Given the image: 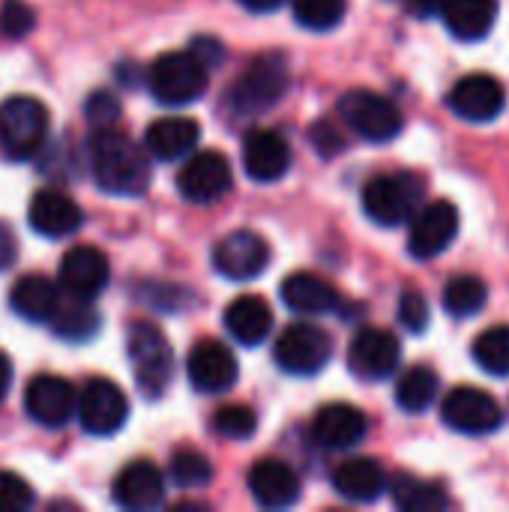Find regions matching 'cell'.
I'll return each instance as SVG.
<instances>
[{
    "label": "cell",
    "mask_w": 509,
    "mask_h": 512,
    "mask_svg": "<svg viewBox=\"0 0 509 512\" xmlns=\"http://www.w3.org/2000/svg\"><path fill=\"white\" fill-rule=\"evenodd\" d=\"M90 171L102 192L135 198L150 186L147 153L117 129H96L90 138Z\"/></svg>",
    "instance_id": "6da1fadb"
},
{
    "label": "cell",
    "mask_w": 509,
    "mask_h": 512,
    "mask_svg": "<svg viewBox=\"0 0 509 512\" xmlns=\"http://www.w3.org/2000/svg\"><path fill=\"white\" fill-rule=\"evenodd\" d=\"M291 87V72L288 63L279 54H258L234 81L228 90V105L237 114H264L276 108Z\"/></svg>",
    "instance_id": "7a4b0ae2"
},
{
    "label": "cell",
    "mask_w": 509,
    "mask_h": 512,
    "mask_svg": "<svg viewBox=\"0 0 509 512\" xmlns=\"http://www.w3.org/2000/svg\"><path fill=\"white\" fill-rule=\"evenodd\" d=\"M126 351L138 390L147 399H159L174 375V351L165 333L153 321H135L126 333Z\"/></svg>",
    "instance_id": "3957f363"
},
{
    "label": "cell",
    "mask_w": 509,
    "mask_h": 512,
    "mask_svg": "<svg viewBox=\"0 0 509 512\" xmlns=\"http://www.w3.org/2000/svg\"><path fill=\"white\" fill-rule=\"evenodd\" d=\"M207 66L192 51H168L156 57L147 69V87L156 102L183 108L204 96L207 90Z\"/></svg>",
    "instance_id": "277c9868"
},
{
    "label": "cell",
    "mask_w": 509,
    "mask_h": 512,
    "mask_svg": "<svg viewBox=\"0 0 509 512\" xmlns=\"http://www.w3.org/2000/svg\"><path fill=\"white\" fill-rule=\"evenodd\" d=\"M423 192H426V183L417 174H411V171L381 174V177L366 183V189H363V210H366V216L375 225L396 228V225L411 222V216L420 210Z\"/></svg>",
    "instance_id": "5b68a950"
},
{
    "label": "cell",
    "mask_w": 509,
    "mask_h": 512,
    "mask_svg": "<svg viewBox=\"0 0 509 512\" xmlns=\"http://www.w3.org/2000/svg\"><path fill=\"white\" fill-rule=\"evenodd\" d=\"M48 111L36 96H9L0 102V150L9 159H30L45 144Z\"/></svg>",
    "instance_id": "8992f818"
},
{
    "label": "cell",
    "mask_w": 509,
    "mask_h": 512,
    "mask_svg": "<svg viewBox=\"0 0 509 512\" xmlns=\"http://www.w3.org/2000/svg\"><path fill=\"white\" fill-rule=\"evenodd\" d=\"M339 114L363 141L384 144L393 141L402 132V111L393 99L375 93V90H348L339 99Z\"/></svg>",
    "instance_id": "52a82bcc"
},
{
    "label": "cell",
    "mask_w": 509,
    "mask_h": 512,
    "mask_svg": "<svg viewBox=\"0 0 509 512\" xmlns=\"http://www.w3.org/2000/svg\"><path fill=\"white\" fill-rule=\"evenodd\" d=\"M333 357V339L327 330L309 321H297L282 330L273 348V360L285 375H318Z\"/></svg>",
    "instance_id": "ba28073f"
},
{
    "label": "cell",
    "mask_w": 509,
    "mask_h": 512,
    "mask_svg": "<svg viewBox=\"0 0 509 512\" xmlns=\"http://www.w3.org/2000/svg\"><path fill=\"white\" fill-rule=\"evenodd\" d=\"M75 414H78V423H81V429L87 435L108 438V435H117L126 426L129 399H126V393L114 381L90 378L84 384V390L78 393Z\"/></svg>",
    "instance_id": "9c48e42d"
},
{
    "label": "cell",
    "mask_w": 509,
    "mask_h": 512,
    "mask_svg": "<svg viewBox=\"0 0 509 512\" xmlns=\"http://www.w3.org/2000/svg\"><path fill=\"white\" fill-rule=\"evenodd\" d=\"M441 417L453 432L471 435V438L492 435L504 423L501 405L486 390H477V387H456L453 393H447Z\"/></svg>",
    "instance_id": "30bf717a"
},
{
    "label": "cell",
    "mask_w": 509,
    "mask_h": 512,
    "mask_svg": "<svg viewBox=\"0 0 509 512\" xmlns=\"http://www.w3.org/2000/svg\"><path fill=\"white\" fill-rule=\"evenodd\" d=\"M273 252L267 246V240L255 231H231L225 234L216 249H213V267L216 273H222L231 282H249L258 279L267 264H270Z\"/></svg>",
    "instance_id": "8fae6325"
},
{
    "label": "cell",
    "mask_w": 509,
    "mask_h": 512,
    "mask_svg": "<svg viewBox=\"0 0 509 512\" xmlns=\"http://www.w3.org/2000/svg\"><path fill=\"white\" fill-rule=\"evenodd\" d=\"M459 234V210L450 201H432L411 216L408 252L420 261L438 258Z\"/></svg>",
    "instance_id": "7c38bea8"
},
{
    "label": "cell",
    "mask_w": 509,
    "mask_h": 512,
    "mask_svg": "<svg viewBox=\"0 0 509 512\" xmlns=\"http://www.w3.org/2000/svg\"><path fill=\"white\" fill-rule=\"evenodd\" d=\"M231 162L219 150L195 153L177 174V192L192 204H213L231 189Z\"/></svg>",
    "instance_id": "4fadbf2b"
},
{
    "label": "cell",
    "mask_w": 509,
    "mask_h": 512,
    "mask_svg": "<svg viewBox=\"0 0 509 512\" xmlns=\"http://www.w3.org/2000/svg\"><path fill=\"white\" fill-rule=\"evenodd\" d=\"M111 264L108 255L96 246H75L60 261V291H66L69 300L90 303L108 288Z\"/></svg>",
    "instance_id": "5bb4252c"
},
{
    "label": "cell",
    "mask_w": 509,
    "mask_h": 512,
    "mask_svg": "<svg viewBox=\"0 0 509 512\" xmlns=\"http://www.w3.org/2000/svg\"><path fill=\"white\" fill-rule=\"evenodd\" d=\"M402 345L390 330L366 327L354 336L348 348V366L363 381H384L399 369Z\"/></svg>",
    "instance_id": "9a60e30c"
},
{
    "label": "cell",
    "mask_w": 509,
    "mask_h": 512,
    "mask_svg": "<svg viewBox=\"0 0 509 512\" xmlns=\"http://www.w3.org/2000/svg\"><path fill=\"white\" fill-rule=\"evenodd\" d=\"M75 387L60 375H36L24 390V411L45 429H60L75 414Z\"/></svg>",
    "instance_id": "2e32d148"
},
{
    "label": "cell",
    "mask_w": 509,
    "mask_h": 512,
    "mask_svg": "<svg viewBox=\"0 0 509 512\" xmlns=\"http://www.w3.org/2000/svg\"><path fill=\"white\" fill-rule=\"evenodd\" d=\"M189 384L204 393H228L237 384V357L228 345H222L219 339H201L192 351H189Z\"/></svg>",
    "instance_id": "e0dca14e"
},
{
    "label": "cell",
    "mask_w": 509,
    "mask_h": 512,
    "mask_svg": "<svg viewBox=\"0 0 509 512\" xmlns=\"http://www.w3.org/2000/svg\"><path fill=\"white\" fill-rule=\"evenodd\" d=\"M447 105L453 108V114H459L462 120L471 123H489L495 117H501L504 105H507V90L498 78L477 72V75H465L453 84Z\"/></svg>",
    "instance_id": "ac0fdd59"
},
{
    "label": "cell",
    "mask_w": 509,
    "mask_h": 512,
    "mask_svg": "<svg viewBox=\"0 0 509 512\" xmlns=\"http://www.w3.org/2000/svg\"><path fill=\"white\" fill-rule=\"evenodd\" d=\"M27 222L36 234L60 240V237L75 234L84 225V210L60 189H39L30 198Z\"/></svg>",
    "instance_id": "d6986e66"
},
{
    "label": "cell",
    "mask_w": 509,
    "mask_h": 512,
    "mask_svg": "<svg viewBox=\"0 0 509 512\" xmlns=\"http://www.w3.org/2000/svg\"><path fill=\"white\" fill-rule=\"evenodd\" d=\"M243 168L255 183H276L291 168V147L273 129H255L243 144Z\"/></svg>",
    "instance_id": "ffe728a7"
},
{
    "label": "cell",
    "mask_w": 509,
    "mask_h": 512,
    "mask_svg": "<svg viewBox=\"0 0 509 512\" xmlns=\"http://www.w3.org/2000/svg\"><path fill=\"white\" fill-rule=\"evenodd\" d=\"M369 432V420L360 408L348 402L324 405L312 420V438L327 450H351Z\"/></svg>",
    "instance_id": "44dd1931"
},
{
    "label": "cell",
    "mask_w": 509,
    "mask_h": 512,
    "mask_svg": "<svg viewBox=\"0 0 509 512\" xmlns=\"http://www.w3.org/2000/svg\"><path fill=\"white\" fill-rule=\"evenodd\" d=\"M111 498L123 510H153L165 498V477L153 462H132L129 468H123L117 474V480L111 486Z\"/></svg>",
    "instance_id": "7402d4cb"
},
{
    "label": "cell",
    "mask_w": 509,
    "mask_h": 512,
    "mask_svg": "<svg viewBox=\"0 0 509 512\" xmlns=\"http://www.w3.org/2000/svg\"><path fill=\"white\" fill-rule=\"evenodd\" d=\"M249 492L264 510H288L300 501V477L279 459H261L249 471Z\"/></svg>",
    "instance_id": "603a6c76"
},
{
    "label": "cell",
    "mask_w": 509,
    "mask_h": 512,
    "mask_svg": "<svg viewBox=\"0 0 509 512\" xmlns=\"http://www.w3.org/2000/svg\"><path fill=\"white\" fill-rule=\"evenodd\" d=\"M282 300L297 315H330L342 309V294L315 273H294L282 282Z\"/></svg>",
    "instance_id": "cb8c5ba5"
},
{
    "label": "cell",
    "mask_w": 509,
    "mask_h": 512,
    "mask_svg": "<svg viewBox=\"0 0 509 512\" xmlns=\"http://www.w3.org/2000/svg\"><path fill=\"white\" fill-rule=\"evenodd\" d=\"M201 138V126L198 120H189V117H162V120H153L144 132V150L159 159V162H171V159H180L186 153L195 150Z\"/></svg>",
    "instance_id": "d4e9b609"
},
{
    "label": "cell",
    "mask_w": 509,
    "mask_h": 512,
    "mask_svg": "<svg viewBox=\"0 0 509 512\" xmlns=\"http://www.w3.org/2000/svg\"><path fill=\"white\" fill-rule=\"evenodd\" d=\"M60 303V285L45 276H21L9 291L12 312L30 324H48Z\"/></svg>",
    "instance_id": "484cf974"
},
{
    "label": "cell",
    "mask_w": 509,
    "mask_h": 512,
    "mask_svg": "<svg viewBox=\"0 0 509 512\" xmlns=\"http://www.w3.org/2000/svg\"><path fill=\"white\" fill-rule=\"evenodd\" d=\"M225 327L243 348H258L273 330V312L267 300H261L258 294H243L228 303Z\"/></svg>",
    "instance_id": "4316f807"
},
{
    "label": "cell",
    "mask_w": 509,
    "mask_h": 512,
    "mask_svg": "<svg viewBox=\"0 0 509 512\" xmlns=\"http://www.w3.org/2000/svg\"><path fill=\"white\" fill-rule=\"evenodd\" d=\"M333 489L354 504H372L387 492V474L375 459H348L333 471Z\"/></svg>",
    "instance_id": "83f0119b"
},
{
    "label": "cell",
    "mask_w": 509,
    "mask_h": 512,
    "mask_svg": "<svg viewBox=\"0 0 509 512\" xmlns=\"http://www.w3.org/2000/svg\"><path fill=\"white\" fill-rule=\"evenodd\" d=\"M438 15L456 39L477 42L489 36L498 18V0H444Z\"/></svg>",
    "instance_id": "f1b7e54d"
},
{
    "label": "cell",
    "mask_w": 509,
    "mask_h": 512,
    "mask_svg": "<svg viewBox=\"0 0 509 512\" xmlns=\"http://www.w3.org/2000/svg\"><path fill=\"white\" fill-rule=\"evenodd\" d=\"M387 489L393 492L396 507L405 512H435L450 504L447 492L438 483H429L411 474H396L393 480H387Z\"/></svg>",
    "instance_id": "f546056e"
},
{
    "label": "cell",
    "mask_w": 509,
    "mask_h": 512,
    "mask_svg": "<svg viewBox=\"0 0 509 512\" xmlns=\"http://www.w3.org/2000/svg\"><path fill=\"white\" fill-rule=\"evenodd\" d=\"M441 393V381L432 369L426 366H414L408 369L402 378H399V387H396V405L405 411V414H423L432 408V402L438 399Z\"/></svg>",
    "instance_id": "4dcf8cb0"
},
{
    "label": "cell",
    "mask_w": 509,
    "mask_h": 512,
    "mask_svg": "<svg viewBox=\"0 0 509 512\" xmlns=\"http://www.w3.org/2000/svg\"><path fill=\"white\" fill-rule=\"evenodd\" d=\"M54 336L72 342V345H84L96 336L99 330V315L90 309V303L84 300H72V303H60V309L54 312V318L48 321Z\"/></svg>",
    "instance_id": "1f68e13d"
},
{
    "label": "cell",
    "mask_w": 509,
    "mask_h": 512,
    "mask_svg": "<svg viewBox=\"0 0 509 512\" xmlns=\"http://www.w3.org/2000/svg\"><path fill=\"white\" fill-rule=\"evenodd\" d=\"M486 300H489V288L480 276H456L444 288V309L453 318H471L483 312Z\"/></svg>",
    "instance_id": "d6a6232c"
},
{
    "label": "cell",
    "mask_w": 509,
    "mask_h": 512,
    "mask_svg": "<svg viewBox=\"0 0 509 512\" xmlns=\"http://www.w3.org/2000/svg\"><path fill=\"white\" fill-rule=\"evenodd\" d=\"M474 360L483 372L507 378L509 375V327H492L477 336Z\"/></svg>",
    "instance_id": "836d02e7"
},
{
    "label": "cell",
    "mask_w": 509,
    "mask_h": 512,
    "mask_svg": "<svg viewBox=\"0 0 509 512\" xmlns=\"http://www.w3.org/2000/svg\"><path fill=\"white\" fill-rule=\"evenodd\" d=\"M294 3V18L300 27L327 33L342 24L348 12V0H291Z\"/></svg>",
    "instance_id": "e575fe53"
},
{
    "label": "cell",
    "mask_w": 509,
    "mask_h": 512,
    "mask_svg": "<svg viewBox=\"0 0 509 512\" xmlns=\"http://www.w3.org/2000/svg\"><path fill=\"white\" fill-rule=\"evenodd\" d=\"M171 480L180 489H201L213 480V465L198 450H177L171 456Z\"/></svg>",
    "instance_id": "d590c367"
},
{
    "label": "cell",
    "mask_w": 509,
    "mask_h": 512,
    "mask_svg": "<svg viewBox=\"0 0 509 512\" xmlns=\"http://www.w3.org/2000/svg\"><path fill=\"white\" fill-rule=\"evenodd\" d=\"M213 429L228 441H249L258 432V414L249 405H222L213 414Z\"/></svg>",
    "instance_id": "8d00e7d4"
},
{
    "label": "cell",
    "mask_w": 509,
    "mask_h": 512,
    "mask_svg": "<svg viewBox=\"0 0 509 512\" xmlns=\"http://www.w3.org/2000/svg\"><path fill=\"white\" fill-rule=\"evenodd\" d=\"M36 27V15L24 0H3L0 6V33L9 39H24Z\"/></svg>",
    "instance_id": "74e56055"
},
{
    "label": "cell",
    "mask_w": 509,
    "mask_h": 512,
    "mask_svg": "<svg viewBox=\"0 0 509 512\" xmlns=\"http://www.w3.org/2000/svg\"><path fill=\"white\" fill-rule=\"evenodd\" d=\"M33 507V489L12 471H0V512H24Z\"/></svg>",
    "instance_id": "f35d334b"
},
{
    "label": "cell",
    "mask_w": 509,
    "mask_h": 512,
    "mask_svg": "<svg viewBox=\"0 0 509 512\" xmlns=\"http://www.w3.org/2000/svg\"><path fill=\"white\" fill-rule=\"evenodd\" d=\"M84 114H87V120H90L96 129H108V126H114V123L120 120V102H117L114 93L96 90V93L87 99Z\"/></svg>",
    "instance_id": "ab89813d"
},
{
    "label": "cell",
    "mask_w": 509,
    "mask_h": 512,
    "mask_svg": "<svg viewBox=\"0 0 509 512\" xmlns=\"http://www.w3.org/2000/svg\"><path fill=\"white\" fill-rule=\"evenodd\" d=\"M399 321L411 330V333H423L429 327V303L423 294L417 291H405L399 300Z\"/></svg>",
    "instance_id": "60d3db41"
},
{
    "label": "cell",
    "mask_w": 509,
    "mask_h": 512,
    "mask_svg": "<svg viewBox=\"0 0 509 512\" xmlns=\"http://www.w3.org/2000/svg\"><path fill=\"white\" fill-rule=\"evenodd\" d=\"M312 144L321 150V156H336V153L345 147L342 135H339L327 120H321L318 126H312Z\"/></svg>",
    "instance_id": "b9f144b4"
},
{
    "label": "cell",
    "mask_w": 509,
    "mask_h": 512,
    "mask_svg": "<svg viewBox=\"0 0 509 512\" xmlns=\"http://www.w3.org/2000/svg\"><path fill=\"white\" fill-rule=\"evenodd\" d=\"M189 51H192L207 69H213V66H219V63L225 60V48H222V42L213 39V36H198V39L192 42Z\"/></svg>",
    "instance_id": "7bdbcfd3"
},
{
    "label": "cell",
    "mask_w": 509,
    "mask_h": 512,
    "mask_svg": "<svg viewBox=\"0 0 509 512\" xmlns=\"http://www.w3.org/2000/svg\"><path fill=\"white\" fill-rule=\"evenodd\" d=\"M15 258H18V237L6 222H0V273L9 270Z\"/></svg>",
    "instance_id": "ee69618b"
},
{
    "label": "cell",
    "mask_w": 509,
    "mask_h": 512,
    "mask_svg": "<svg viewBox=\"0 0 509 512\" xmlns=\"http://www.w3.org/2000/svg\"><path fill=\"white\" fill-rule=\"evenodd\" d=\"M9 387H12V363H9V357L0 351V402L6 399Z\"/></svg>",
    "instance_id": "f6af8a7d"
},
{
    "label": "cell",
    "mask_w": 509,
    "mask_h": 512,
    "mask_svg": "<svg viewBox=\"0 0 509 512\" xmlns=\"http://www.w3.org/2000/svg\"><path fill=\"white\" fill-rule=\"evenodd\" d=\"M243 9H249V12H276L282 3H288V0H237Z\"/></svg>",
    "instance_id": "bcb514c9"
},
{
    "label": "cell",
    "mask_w": 509,
    "mask_h": 512,
    "mask_svg": "<svg viewBox=\"0 0 509 512\" xmlns=\"http://www.w3.org/2000/svg\"><path fill=\"white\" fill-rule=\"evenodd\" d=\"M441 6H444V0H411V9L417 15H435V12H441Z\"/></svg>",
    "instance_id": "7dc6e473"
}]
</instances>
